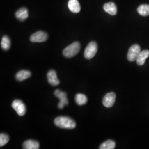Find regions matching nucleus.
Here are the masks:
<instances>
[{
	"label": "nucleus",
	"instance_id": "f257e3e1",
	"mask_svg": "<svg viewBox=\"0 0 149 149\" xmlns=\"http://www.w3.org/2000/svg\"><path fill=\"white\" fill-rule=\"evenodd\" d=\"M54 124L56 126L62 129H72L76 127V123L71 118L68 117L60 116L54 120Z\"/></svg>",
	"mask_w": 149,
	"mask_h": 149
},
{
	"label": "nucleus",
	"instance_id": "f03ea898",
	"mask_svg": "<svg viewBox=\"0 0 149 149\" xmlns=\"http://www.w3.org/2000/svg\"><path fill=\"white\" fill-rule=\"evenodd\" d=\"M81 49L80 43L76 42L72 43L63 50V55L66 58H71L76 55L80 52Z\"/></svg>",
	"mask_w": 149,
	"mask_h": 149
},
{
	"label": "nucleus",
	"instance_id": "7ed1b4c3",
	"mask_svg": "<svg viewBox=\"0 0 149 149\" xmlns=\"http://www.w3.org/2000/svg\"><path fill=\"white\" fill-rule=\"evenodd\" d=\"M98 50L97 44L95 42H91L88 44L84 52V56L86 59H92L96 55Z\"/></svg>",
	"mask_w": 149,
	"mask_h": 149
},
{
	"label": "nucleus",
	"instance_id": "20e7f679",
	"mask_svg": "<svg viewBox=\"0 0 149 149\" xmlns=\"http://www.w3.org/2000/svg\"><path fill=\"white\" fill-rule=\"evenodd\" d=\"M141 52V48L138 44H134L131 46L129 49L127 55L128 60L130 62H133L136 60Z\"/></svg>",
	"mask_w": 149,
	"mask_h": 149
},
{
	"label": "nucleus",
	"instance_id": "39448f33",
	"mask_svg": "<svg viewBox=\"0 0 149 149\" xmlns=\"http://www.w3.org/2000/svg\"><path fill=\"white\" fill-rule=\"evenodd\" d=\"M12 107L15 109L18 115H19V116H23L26 113V106L24 103L21 100H15L12 102Z\"/></svg>",
	"mask_w": 149,
	"mask_h": 149
},
{
	"label": "nucleus",
	"instance_id": "423d86ee",
	"mask_svg": "<svg viewBox=\"0 0 149 149\" xmlns=\"http://www.w3.org/2000/svg\"><path fill=\"white\" fill-rule=\"evenodd\" d=\"M48 34L43 31H38L33 34L30 37V40L33 43H42L47 41Z\"/></svg>",
	"mask_w": 149,
	"mask_h": 149
},
{
	"label": "nucleus",
	"instance_id": "0eeeda50",
	"mask_svg": "<svg viewBox=\"0 0 149 149\" xmlns=\"http://www.w3.org/2000/svg\"><path fill=\"white\" fill-rule=\"evenodd\" d=\"M116 95L114 92H109L106 94L103 99V104L107 108H111L116 101Z\"/></svg>",
	"mask_w": 149,
	"mask_h": 149
},
{
	"label": "nucleus",
	"instance_id": "6e6552de",
	"mask_svg": "<svg viewBox=\"0 0 149 149\" xmlns=\"http://www.w3.org/2000/svg\"><path fill=\"white\" fill-rule=\"evenodd\" d=\"M47 79L48 82L51 85L56 86L60 84V81L57 77L56 72L54 70H51L48 72L47 74Z\"/></svg>",
	"mask_w": 149,
	"mask_h": 149
},
{
	"label": "nucleus",
	"instance_id": "1a4fd4ad",
	"mask_svg": "<svg viewBox=\"0 0 149 149\" xmlns=\"http://www.w3.org/2000/svg\"><path fill=\"white\" fill-rule=\"evenodd\" d=\"M103 9L107 13L114 16L117 13V7L114 3L110 2L105 3L103 6Z\"/></svg>",
	"mask_w": 149,
	"mask_h": 149
},
{
	"label": "nucleus",
	"instance_id": "9d476101",
	"mask_svg": "<svg viewBox=\"0 0 149 149\" xmlns=\"http://www.w3.org/2000/svg\"><path fill=\"white\" fill-rule=\"evenodd\" d=\"M28 11L25 7H22L17 11L15 13L17 19L20 21H24L28 17Z\"/></svg>",
	"mask_w": 149,
	"mask_h": 149
},
{
	"label": "nucleus",
	"instance_id": "9b49d317",
	"mask_svg": "<svg viewBox=\"0 0 149 149\" xmlns=\"http://www.w3.org/2000/svg\"><path fill=\"white\" fill-rule=\"evenodd\" d=\"M68 7L70 11L74 13L80 12L81 6L78 0H69L68 2Z\"/></svg>",
	"mask_w": 149,
	"mask_h": 149
},
{
	"label": "nucleus",
	"instance_id": "f8f14e48",
	"mask_svg": "<svg viewBox=\"0 0 149 149\" xmlns=\"http://www.w3.org/2000/svg\"><path fill=\"white\" fill-rule=\"evenodd\" d=\"M149 57V50H144L140 52L136 59V63L139 66H142L145 64V60Z\"/></svg>",
	"mask_w": 149,
	"mask_h": 149
},
{
	"label": "nucleus",
	"instance_id": "ddd939ff",
	"mask_svg": "<svg viewBox=\"0 0 149 149\" xmlns=\"http://www.w3.org/2000/svg\"><path fill=\"white\" fill-rule=\"evenodd\" d=\"M31 76V72L28 70H21L16 74V79L18 81H23Z\"/></svg>",
	"mask_w": 149,
	"mask_h": 149
},
{
	"label": "nucleus",
	"instance_id": "4468645a",
	"mask_svg": "<svg viewBox=\"0 0 149 149\" xmlns=\"http://www.w3.org/2000/svg\"><path fill=\"white\" fill-rule=\"evenodd\" d=\"M23 148L24 149H38L39 148V144L37 141L28 140L24 142Z\"/></svg>",
	"mask_w": 149,
	"mask_h": 149
},
{
	"label": "nucleus",
	"instance_id": "2eb2a0df",
	"mask_svg": "<svg viewBox=\"0 0 149 149\" xmlns=\"http://www.w3.org/2000/svg\"><path fill=\"white\" fill-rule=\"evenodd\" d=\"M1 47L3 50L7 51L11 47L10 39L7 36H4L1 40Z\"/></svg>",
	"mask_w": 149,
	"mask_h": 149
},
{
	"label": "nucleus",
	"instance_id": "dca6fc26",
	"mask_svg": "<svg viewBox=\"0 0 149 149\" xmlns=\"http://www.w3.org/2000/svg\"><path fill=\"white\" fill-rule=\"evenodd\" d=\"M75 101L79 106H82L87 103V98L84 94L78 93L75 96Z\"/></svg>",
	"mask_w": 149,
	"mask_h": 149
},
{
	"label": "nucleus",
	"instance_id": "f3484780",
	"mask_svg": "<svg viewBox=\"0 0 149 149\" xmlns=\"http://www.w3.org/2000/svg\"><path fill=\"white\" fill-rule=\"evenodd\" d=\"M137 11L139 14L142 16H149V5H141L138 7Z\"/></svg>",
	"mask_w": 149,
	"mask_h": 149
},
{
	"label": "nucleus",
	"instance_id": "a211bd4d",
	"mask_svg": "<svg viewBox=\"0 0 149 149\" xmlns=\"http://www.w3.org/2000/svg\"><path fill=\"white\" fill-rule=\"evenodd\" d=\"M116 147V143L112 140H108L100 145V149H113Z\"/></svg>",
	"mask_w": 149,
	"mask_h": 149
},
{
	"label": "nucleus",
	"instance_id": "6ab92c4d",
	"mask_svg": "<svg viewBox=\"0 0 149 149\" xmlns=\"http://www.w3.org/2000/svg\"><path fill=\"white\" fill-rule=\"evenodd\" d=\"M9 136L8 135L4 133L0 134V146L2 147L6 144H7L9 141Z\"/></svg>",
	"mask_w": 149,
	"mask_h": 149
},
{
	"label": "nucleus",
	"instance_id": "aec40b11",
	"mask_svg": "<svg viewBox=\"0 0 149 149\" xmlns=\"http://www.w3.org/2000/svg\"><path fill=\"white\" fill-rule=\"evenodd\" d=\"M54 95L58 98L60 100L67 98V94L65 92H62L59 90H56L54 91Z\"/></svg>",
	"mask_w": 149,
	"mask_h": 149
},
{
	"label": "nucleus",
	"instance_id": "412c9836",
	"mask_svg": "<svg viewBox=\"0 0 149 149\" xmlns=\"http://www.w3.org/2000/svg\"><path fill=\"white\" fill-rule=\"evenodd\" d=\"M68 100L67 98H64L63 100H60V102L58 104V108L60 109H61L64 108V107L68 104Z\"/></svg>",
	"mask_w": 149,
	"mask_h": 149
}]
</instances>
